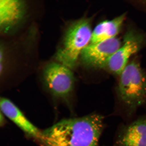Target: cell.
I'll return each mask as SVG.
<instances>
[{
  "label": "cell",
  "mask_w": 146,
  "mask_h": 146,
  "mask_svg": "<svg viewBox=\"0 0 146 146\" xmlns=\"http://www.w3.org/2000/svg\"><path fill=\"white\" fill-rule=\"evenodd\" d=\"M119 144L120 146H146V118L129 126L122 134Z\"/></svg>",
  "instance_id": "9c48e42d"
},
{
  "label": "cell",
  "mask_w": 146,
  "mask_h": 146,
  "mask_svg": "<svg viewBox=\"0 0 146 146\" xmlns=\"http://www.w3.org/2000/svg\"><path fill=\"white\" fill-rule=\"evenodd\" d=\"M119 76V98L130 111L135 110L146 100V75L134 60L127 64Z\"/></svg>",
  "instance_id": "7a4b0ae2"
},
{
  "label": "cell",
  "mask_w": 146,
  "mask_h": 146,
  "mask_svg": "<svg viewBox=\"0 0 146 146\" xmlns=\"http://www.w3.org/2000/svg\"><path fill=\"white\" fill-rule=\"evenodd\" d=\"M103 116L91 114L61 120L41 133L43 146H98Z\"/></svg>",
  "instance_id": "6da1fadb"
},
{
  "label": "cell",
  "mask_w": 146,
  "mask_h": 146,
  "mask_svg": "<svg viewBox=\"0 0 146 146\" xmlns=\"http://www.w3.org/2000/svg\"><path fill=\"white\" fill-rule=\"evenodd\" d=\"M92 33L89 19L75 22L67 30L63 46L57 52L58 61L70 69L74 68L82 52L90 43Z\"/></svg>",
  "instance_id": "3957f363"
},
{
  "label": "cell",
  "mask_w": 146,
  "mask_h": 146,
  "mask_svg": "<svg viewBox=\"0 0 146 146\" xmlns=\"http://www.w3.org/2000/svg\"><path fill=\"white\" fill-rule=\"evenodd\" d=\"M46 85L55 96L65 98L74 89L75 78L71 69L61 63L49 64L43 74Z\"/></svg>",
  "instance_id": "277c9868"
},
{
  "label": "cell",
  "mask_w": 146,
  "mask_h": 146,
  "mask_svg": "<svg viewBox=\"0 0 146 146\" xmlns=\"http://www.w3.org/2000/svg\"><path fill=\"white\" fill-rule=\"evenodd\" d=\"M1 108L3 113L25 133L39 138L41 133L33 125L10 100L1 98Z\"/></svg>",
  "instance_id": "ba28073f"
},
{
  "label": "cell",
  "mask_w": 146,
  "mask_h": 146,
  "mask_svg": "<svg viewBox=\"0 0 146 146\" xmlns=\"http://www.w3.org/2000/svg\"><path fill=\"white\" fill-rule=\"evenodd\" d=\"M25 3L18 0L0 1V27L3 32L8 31L23 18L25 12Z\"/></svg>",
  "instance_id": "52a82bcc"
},
{
  "label": "cell",
  "mask_w": 146,
  "mask_h": 146,
  "mask_svg": "<svg viewBox=\"0 0 146 146\" xmlns=\"http://www.w3.org/2000/svg\"><path fill=\"white\" fill-rule=\"evenodd\" d=\"M121 45L120 40L116 37L90 43L80 56L82 63L90 68H105L110 58Z\"/></svg>",
  "instance_id": "8992f818"
},
{
  "label": "cell",
  "mask_w": 146,
  "mask_h": 146,
  "mask_svg": "<svg viewBox=\"0 0 146 146\" xmlns=\"http://www.w3.org/2000/svg\"><path fill=\"white\" fill-rule=\"evenodd\" d=\"M125 18V14L98 24L92 31L90 43L98 42L116 37Z\"/></svg>",
  "instance_id": "30bf717a"
},
{
  "label": "cell",
  "mask_w": 146,
  "mask_h": 146,
  "mask_svg": "<svg viewBox=\"0 0 146 146\" xmlns=\"http://www.w3.org/2000/svg\"><path fill=\"white\" fill-rule=\"evenodd\" d=\"M143 35L133 31L126 35L123 44L110 58L105 67L114 74L120 76L127 66L129 58L143 46Z\"/></svg>",
  "instance_id": "5b68a950"
}]
</instances>
